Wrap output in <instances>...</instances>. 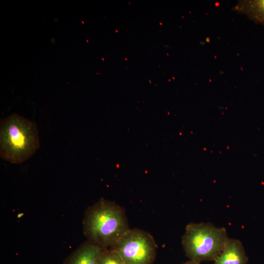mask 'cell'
<instances>
[{"label":"cell","instance_id":"cell-1","mask_svg":"<svg viewBox=\"0 0 264 264\" xmlns=\"http://www.w3.org/2000/svg\"><path fill=\"white\" fill-rule=\"evenodd\" d=\"M83 229L88 241L103 248L112 247L130 229L124 210L101 198L86 210Z\"/></svg>","mask_w":264,"mask_h":264},{"label":"cell","instance_id":"cell-2","mask_svg":"<svg viewBox=\"0 0 264 264\" xmlns=\"http://www.w3.org/2000/svg\"><path fill=\"white\" fill-rule=\"evenodd\" d=\"M40 147L36 124L14 113L0 121V156L13 164L29 158Z\"/></svg>","mask_w":264,"mask_h":264},{"label":"cell","instance_id":"cell-3","mask_svg":"<svg viewBox=\"0 0 264 264\" xmlns=\"http://www.w3.org/2000/svg\"><path fill=\"white\" fill-rule=\"evenodd\" d=\"M228 238L224 228L210 223H190L186 227L182 244L190 260L200 263L214 260Z\"/></svg>","mask_w":264,"mask_h":264},{"label":"cell","instance_id":"cell-4","mask_svg":"<svg viewBox=\"0 0 264 264\" xmlns=\"http://www.w3.org/2000/svg\"><path fill=\"white\" fill-rule=\"evenodd\" d=\"M126 264H152L157 245L148 233L129 229L112 246Z\"/></svg>","mask_w":264,"mask_h":264},{"label":"cell","instance_id":"cell-5","mask_svg":"<svg viewBox=\"0 0 264 264\" xmlns=\"http://www.w3.org/2000/svg\"><path fill=\"white\" fill-rule=\"evenodd\" d=\"M214 261V264H247L248 259L242 243L228 238Z\"/></svg>","mask_w":264,"mask_h":264},{"label":"cell","instance_id":"cell-6","mask_svg":"<svg viewBox=\"0 0 264 264\" xmlns=\"http://www.w3.org/2000/svg\"><path fill=\"white\" fill-rule=\"evenodd\" d=\"M103 249L88 241L75 250L64 264H98L99 256Z\"/></svg>","mask_w":264,"mask_h":264},{"label":"cell","instance_id":"cell-7","mask_svg":"<svg viewBox=\"0 0 264 264\" xmlns=\"http://www.w3.org/2000/svg\"><path fill=\"white\" fill-rule=\"evenodd\" d=\"M237 7L254 21L264 24V0L242 1Z\"/></svg>","mask_w":264,"mask_h":264},{"label":"cell","instance_id":"cell-8","mask_svg":"<svg viewBox=\"0 0 264 264\" xmlns=\"http://www.w3.org/2000/svg\"><path fill=\"white\" fill-rule=\"evenodd\" d=\"M98 264H126L117 252L104 248L101 252Z\"/></svg>","mask_w":264,"mask_h":264},{"label":"cell","instance_id":"cell-9","mask_svg":"<svg viewBox=\"0 0 264 264\" xmlns=\"http://www.w3.org/2000/svg\"><path fill=\"white\" fill-rule=\"evenodd\" d=\"M182 264H199V263L198 262H196V261H192V260H190L188 262H186Z\"/></svg>","mask_w":264,"mask_h":264}]
</instances>
